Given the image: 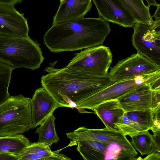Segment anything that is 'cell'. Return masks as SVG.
<instances>
[{
	"label": "cell",
	"instance_id": "cell-8",
	"mask_svg": "<svg viewBox=\"0 0 160 160\" xmlns=\"http://www.w3.org/2000/svg\"><path fill=\"white\" fill-rule=\"evenodd\" d=\"M159 71L160 66L137 53L119 61L108 73L112 80L116 82Z\"/></svg>",
	"mask_w": 160,
	"mask_h": 160
},
{
	"label": "cell",
	"instance_id": "cell-19",
	"mask_svg": "<svg viewBox=\"0 0 160 160\" xmlns=\"http://www.w3.org/2000/svg\"><path fill=\"white\" fill-rule=\"evenodd\" d=\"M28 139L22 135L0 136V153L19 156L30 144Z\"/></svg>",
	"mask_w": 160,
	"mask_h": 160
},
{
	"label": "cell",
	"instance_id": "cell-26",
	"mask_svg": "<svg viewBox=\"0 0 160 160\" xmlns=\"http://www.w3.org/2000/svg\"><path fill=\"white\" fill-rule=\"evenodd\" d=\"M19 160V156L8 153H0V160Z\"/></svg>",
	"mask_w": 160,
	"mask_h": 160
},
{
	"label": "cell",
	"instance_id": "cell-21",
	"mask_svg": "<svg viewBox=\"0 0 160 160\" xmlns=\"http://www.w3.org/2000/svg\"><path fill=\"white\" fill-rule=\"evenodd\" d=\"M50 146L49 144L44 142H31L22 153L37 154L47 157L49 160H71L64 154L59 153V151H52Z\"/></svg>",
	"mask_w": 160,
	"mask_h": 160
},
{
	"label": "cell",
	"instance_id": "cell-20",
	"mask_svg": "<svg viewBox=\"0 0 160 160\" xmlns=\"http://www.w3.org/2000/svg\"><path fill=\"white\" fill-rule=\"evenodd\" d=\"M53 112L40 125L35 132L39 135L38 142L48 143L51 146L53 144L57 143L59 140L55 129L56 118L53 115Z\"/></svg>",
	"mask_w": 160,
	"mask_h": 160
},
{
	"label": "cell",
	"instance_id": "cell-16",
	"mask_svg": "<svg viewBox=\"0 0 160 160\" xmlns=\"http://www.w3.org/2000/svg\"><path fill=\"white\" fill-rule=\"evenodd\" d=\"M131 138V145L142 156L160 152V142H158L157 139L160 135H152L147 130L139 132Z\"/></svg>",
	"mask_w": 160,
	"mask_h": 160
},
{
	"label": "cell",
	"instance_id": "cell-29",
	"mask_svg": "<svg viewBox=\"0 0 160 160\" xmlns=\"http://www.w3.org/2000/svg\"><path fill=\"white\" fill-rule=\"evenodd\" d=\"M157 9L153 16L152 18H154L155 19H160V5L158 4L156 6Z\"/></svg>",
	"mask_w": 160,
	"mask_h": 160
},
{
	"label": "cell",
	"instance_id": "cell-2",
	"mask_svg": "<svg viewBox=\"0 0 160 160\" xmlns=\"http://www.w3.org/2000/svg\"><path fill=\"white\" fill-rule=\"evenodd\" d=\"M41 78L42 87L61 107L68 108L70 99L77 104L113 84L109 73L103 76L85 74L64 67L55 68L51 64Z\"/></svg>",
	"mask_w": 160,
	"mask_h": 160
},
{
	"label": "cell",
	"instance_id": "cell-32",
	"mask_svg": "<svg viewBox=\"0 0 160 160\" xmlns=\"http://www.w3.org/2000/svg\"><path fill=\"white\" fill-rule=\"evenodd\" d=\"M64 0H60V3H62Z\"/></svg>",
	"mask_w": 160,
	"mask_h": 160
},
{
	"label": "cell",
	"instance_id": "cell-5",
	"mask_svg": "<svg viewBox=\"0 0 160 160\" xmlns=\"http://www.w3.org/2000/svg\"><path fill=\"white\" fill-rule=\"evenodd\" d=\"M112 61L110 48L102 45L76 53L66 67L87 74L103 76L108 73Z\"/></svg>",
	"mask_w": 160,
	"mask_h": 160
},
{
	"label": "cell",
	"instance_id": "cell-12",
	"mask_svg": "<svg viewBox=\"0 0 160 160\" xmlns=\"http://www.w3.org/2000/svg\"><path fill=\"white\" fill-rule=\"evenodd\" d=\"M99 17L107 21L124 28L133 27L136 22L133 17L119 0H92Z\"/></svg>",
	"mask_w": 160,
	"mask_h": 160
},
{
	"label": "cell",
	"instance_id": "cell-9",
	"mask_svg": "<svg viewBox=\"0 0 160 160\" xmlns=\"http://www.w3.org/2000/svg\"><path fill=\"white\" fill-rule=\"evenodd\" d=\"M151 84H143L116 100L125 112L153 110L160 105V90H153Z\"/></svg>",
	"mask_w": 160,
	"mask_h": 160
},
{
	"label": "cell",
	"instance_id": "cell-14",
	"mask_svg": "<svg viewBox=\"0 0 160 160\" xmlns=\"http://www.w3.org/2000/svg\"><path fill=\"white\" fill-rule=\"evenodd\" d=\"M92 6L91 2L82 3L78 0H64L60 4L53 17L52 25L84 17Z\"/></svg>",
	"mask_w": 160,
	"mask_h": 160
},
{
	"label": "cell",
	"instance_id": "cell-27",
	"mask_svg": "<svg viewBox=\"0 0 160 160\" xmlns=\"http://www.w3.org/2000/svg\"><path fill=\"white\" fill-rule=\"evenodd\" d=\"M142 160H160V152H154L152 153L147 155V156L143 159H142Z\"/></svg>",
	"mask_w": 160,
	"mask_h": 160
},
{
	"label": "cell",
	"instance_id": "cell-17",
	"mask_svg": "<svg viewBox=\"0 0 160 160\" xmlns=\"http://www.w3.org/2000/svg\"><path fill=\"white\" fill-rule=\"evenodd\" d=\"M76 142L77 150L84 160H105L109 144L94 140L81 141Z\"/></svg>",
	"mask_w": 160,
	"mask_h": 160
},
{
	"label": "cell",
	"instance_id": "cell-24",
	"mask_svg": "<svg viewBox=\"0 0 160 160\" xmlns=\"http://www.w3.org/2000/svg\"><path fill=\"white\" fill-rule=\"evenodd\" d=\"M152 110L147 109L125 112L128 118L150 130L153 125Z\"/></svg>",
	"mask_w": 160,
	"mask_h": 160
},
{
	"label": "cell",
	"instance_id": "cell-6",
	"mask_svg": "<svg viewBox=\"0 0 160 160\" xmlns=\"http://www.w3.org/2000/svg\"><path fill=\"white\" fill-rule=\"evenodd\" d=\"M160 78V71L138 75L134 78L114 82L99 92L77 104L81 108L92 109L105 102L117 99L120 97L145 84H152Z\"/></svg>",
	"mask_w": 160,
	"mask_h": 160
},
{
	"label": "cell",
	"instance_id": "cell-18",
	"mask_svg": "<svg viewBox=\"0 0 160 160\" xmlns=\"http://www.w3.org/2000/svg\"><path fill=\"white\" fill-rule=\"evenodd\" d=\"M131 13L136 22L148 26L154 21L150 12V6L146 5L143 0H119Z\"/></svg>",
	"mask_w": 160,
	"mask_h": 160
},
{
	"label": "cell",
	"instance_id": "cell-22",
	"mask_svg": "<svg viewBox=\"0 0 160 160\" xmlns=\"http://www.w3.org/2000/svg\"><path fill=\"white\" fill-rule=\"evenodd\" d=\"M115 125L118 131L125 135L130 137L139 132L148 130L145 127L129 119L125 112Z\"/></svg>",
	"mask_w": 160,
	"mask_h": 160
},
{
	"label": "cell",
	"instance_id": "cell-30",
	"mask_svg": "<svg viewBox=\"0 0 160 160\" xmlns=\"http://www.w3.org/2000/svg\"><path fill=\"white\" fill-rule=\"evenodd\" d=\"M148 3V5L149 6H153L156 7L158 4L157 3L156 0H145Z\"/></svg>",
	"mask_w": 160,
	"mask_h": 160
},
{
	"label": "cell",
	"instance_id": "cell-4",
	"mask_svg": "<svg viewBox=\"0 0 160 160\" xmlns=\"http://www.w3.org/2000/svg\"><path fill=\"white\" fill-rule=\"evenodd\" d=\"M32 124L31 98L10 96L0 105V136L22 135Z\"/></svg>",
	"mask_w": 160,
	"mask_h": 160
},
{
	"label": "cell",
	"instance_id": "cell-3",
	"mask_svg": "<svg viewBox=\"0 0 160 160\" xmlns=\"http://www.w3.org/2000/svg\"><path fill=\"white\" fill-rule=\"evenodd\" d=\"M44 58L39 45L29 36L0 34V61L14 69L33 70L39 68Z\"/></svg>",
	"mask_w": 160,
	"mask_h": 160
},
{
	"label": "cell",
	"instance_id": "cell-25",
	"mask_svg": "<svg viewBox=\"0 0 160 160\" xmlns=\"http://www.w3.org/2000/svg\"><path fill=\"white\" fill-rule=\"evenodd\" d=\"M154 124L151 128L155 136L160 135V105L152 110Z\"/></svg>",
	"mask_w": 160,
	"mask_h": 160
},
{
	"label": "cell",
	"instance_id": "cell-28",
	"mask_svg": "<svg viewBox=\"0 0 160 160\" xmlns=\"http://www.w3.org/2000/svg\"><path fill=\"white\" fill-rule=\"evenodd\" d=\"M23 0H0V4H9L13 6L21 3Z\"/></svg>",
	"mask_w": 160,
	"mask_h": 160
},
{
	"label": "cell",
	"instance_id": "cell-13",
	"mask_svg": "<svg viewBox=\"0 0 160 160\" xmlns=\"http://www.w3.org/2000/svg\"><path fill=\"white\" fill-rule=\"evenodd\" d=\"M32 124L31 128L42 123L57 108L61 107L43 88L36 89L31 99Z\"/></svg>",
	"mask_w": 160,
	"mask_h": 160
},
{
	"label": "cell",
	"instance_id": "cell-1",
	"mask_svg": "<svg viewBox=\"0 0 160 160\" xmlns=\"http://www.w3.org/2000/svg\"><path fill=\"white\" fill-rule=\"evenodd\" d=\"M110 31L101 17H83L52 25L43 39L53 52L75 51L102 45Z\"/></svg>",
	"mask_w": 160,
	"mask_h": 160
},
{
	"label": "cell",
	"instance_id": "cell-31",
	"mask_svg": "<svg viewBox=\"0 0 160 160\" xmlns=\"http://www.w3.org/2000/svg\"><path fill=\"white\" fill-rule=\"evenodd\" d=\"M92 0H78L79 2L82 3H87L91 2Z\"/></svg>",
	"mask_w": 160,
	"mask_h": 160
},
{
	"label": "cell",
	"instance_id": "cell-10",
	"mask_svg": "<svg viewBox=\"0 0 160 160\" xmlns=\"http://www.w3.org/2000/svg\"><path fill=\"white\" fill-rule=\"evenodd\" d=\"M66 134L68 138L76 142L81 141L94 140L109 144H116L128 149L136 151L122 133L106 128L101 129H89L85 127H80Z\"/></svg>",
	"mask_w": 160,
	"mask_h": 160
},
{
	"label": "cell",
	"instance_id": "cell-15",
	"mask_svg": "<svg viewBox=\"0 0 160 160\" xmlns=\"http://www.w3.org/2000/svg\"><path fill=\"white\" fill-rule=\"evenodd\" d=\"M92 110L95 112L106 128L118 131L115 124L123 115L125 112L119 106L117 100L102 102Z\"/></svg>",
	"mask_w": 160,
	"mask_h": 160
},
{
	"label": "cell",
	"instance_id": "cell-7",
	"mask_svg": "<svg viewBox=\"0 0 160 160\" xmlns=\"http://www.w3.org/2000/svg\"><path fill=\"white\" fill-rule=\"evenodd\" d=\"M133 28L132 44L137 53L160 66V19L151 26L136 22Z\"/></svg>",
	"mask_w": 160,
	"mask_h": 160
},
{
	"label": "cell",
	"instance_id": "cell-11",
	"mask_svg": "<svg viewBox=\"0 0 160 160\" xmlns=\"http://www.w3.org/2000/svg\"><path fill=\"white\" fill-rule=\"evenodd\" d=\"M29 28L23 14L14 6L0 4V34L13 37L28 36Z\"/></svg>",
	"mask_w": 160,
	"mask_h": 160
},
{
	"label": "cell",
	"instance_id": "cell-23",
	"mask_svg": "<svg viewBox=\"0 0 160 160\" xmlns=\"http://www.w3.org/2000/svg\"><path fill=\"white\" fill-rule=\"evenodd\" d=\"M12 70L10 67L0 61V105L10 96L8 88Z\"/></svg>",
	"mask_w": 160,
	"mask_h": 160
},
{
	"label": "cell",
	"instance_id": "cell-33",
	"mask_svg": "<svg viewBox=\"0 0 160 160\" xmlns=\"http://www.w3.org/2000/svg\"></svg>",
	"mask_w": 160,
	"mask_h": 160
}]
</instances>
